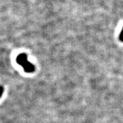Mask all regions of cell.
<instances>
[{
	"instance_id": "1",
	"label": "cell",
	"mask_w": 123,
	"mask_h": 123,
	"mask_svg": "<svg viewBox=\"0 0 123 123\" xmlns=\"http://www.w3.org/2000/svg\"><path fill=\"white\" fill-rule=\"evenodd\" d=\"M16 62L23 67L25 72L27 73L33 72L35 70V67L33 64L28 61L27 55L26 54H20L16 57Z\"/></svg>"
},
{
	"instance_id": "2",
	"label": "cell",
	"mask_w": 123,
	"mask_h": 123,
	"mask_svg": "<svg viewBox=\"0 0 123 123\" xmlns=\"http://www.w3.org/2000/svg\"><path fill=\"white\" fill-rule=\"evenodd\" d=\"M119 40L121 41V42H123V29H122L121 31V33H120Z\"/></svg>"
},
{
	"instance_id": "3",
	"label": "cell",
	"mask_w": 123,
	"mask_h": 123,
	"mask_svg": "<svg viewBox=\"0 0 123 123\" xmlns=\"http://www.w3.org/2000/svg\"><path fill=\"white\" fill-rule=\"evenodd\" d=\"M4 92V88L2 86H0V97H1Z\"/></svg>"
}]
</instances>
